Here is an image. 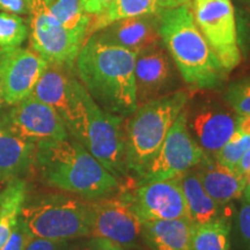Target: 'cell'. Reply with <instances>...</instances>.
Segmentation results:
<instances>
[{"mask_svg":"<svg viewBox=\"0 0 250 250\" xmlns=\"http://www.w3.org/2000/svg\"><path fill=\"white\" fill-rule=\"evenodd\" d=\"M137 54L93 34L85 41L76 64L81 83L96 103L117 116H130L137 104L134 65Z\"/></svg>","mask_w":250,"mask_h":250,"instance_id":"6da1fadb","label":"cell"},{"mask_svg":"<svg viewBox=\"0 0 250 250\" xmlns=\"http://www.w3.org/2000/svg\"><path fill=\"white\" fill-rule=\"evenodd\" d=\"M34 160L49 186L89 201L110 195L120 188L117 177L76 139L37 144Z\"/></svg>","mask_w":250,"mask_h":250,"instance_id":"7a4b0ae2","label":"cell"},{"mask_svg":"<svg viewBox=\"0 0 250 250\" xmlns=\"http://www.w3.org/2000/svg\"><path fill=\"white\" fill-rule=\"evenodd\" d=\"M160 36L188 85L212 88L227 73L203 36L192 6L182 5L160 17Z\"/></svg>","mask_w":250,"mask_h":250,"instance_id":"3957f363","label":"cell"},{"mask_svg":"<svg viewBox=\"0 0 250 250\" xmlns=\"http://www.w3.org/2000/svg\"><path fill=\"white\" fill-rule=\"evenodd\" d=\"M188 100L189 93L179 90L144 102L131 114L124 129L127 170L140 177L186 109Z\"/></svg>","mask_w":250,"mask_h":250,"instance_id":"277c9868","label":"cell"},{"mask_svg":"<svg viewBox=\"0 0 250 250\" xmlns=\"http://www.w3.org/2000/svg\"><path fill=\"white\" fill-rule=\"evenodd\" d=\"M21 223L31 236L65 242L89 236L88 201L65 195H48L24 202Z\"/></svg>","mask_w":250,"mask_h":250,"instance_id":"5b68a950","label":"cell"},{"mask_svg":"<svg viewBox=\"0 0 250 250\" xmlns=\"http://www.w3.org/2000/svg\"><path fill=\"white\" fill-rule=\"evenodd\" d=\"M71 133L117 179L126 173L123 117L104 110L90 98L83 120Z\"/></svg>","mask_w":250,"mask_h":250,"instance_id":"8992f818","label":"cell"},{"mask_svg":"<svg viewBox=\"0 0 250 250\" xmlns=\"http://www.w3.org/2000/svg\"><path fill=\"white\" fill-rule=\"evenodd\" d=\"M29 15L30 42L34 51L49 64L73 66L86 36L62 26L49 11L44 0H33Z\"/></svg>","mask_w":250,"mask_h":250,"instance_id":"52a82bcc","label":"cell"},{"mask_svg":"<svg viewBox=\"0 0 250 250\" xmlns=\"http://www.w3.org/2000/svg\"><path fill=\"white\" fill-rule=\"evenodd\" d=\"M191 6L197 26L221 66L232 71L241 61L232 0H192Z\"/></svg>","mask_w":250,"mask_h":250,"instance_id":"ba28073f","label":"cell"},{"mask_svg":"<svg viewBox=\"0 0 250 250\" xmlns=\"http://www.w3.org/2000/svg\"><path fill=\"white\" fill-rule=\"evenodd\" d=\"M205 156L190 133L184 109L171 125L158 153L140 175V183L179 177L198 166Z\"/></svg>","mask_w":250,"mask_h":250,"instance_id":"9c48e42d","label":"cell"},{"mask_svg":"<svg viewBox=\"0 0 250 250\" xmlns=\"http://www.w3.org/2000/svg\"><path fill=\"white\" fill-rule=\"evenodd\" d=\"M66 68L70 67L49 64L31 95L55 109L72 132L83 120L92 96Z\"/></svg>","mask_w":250,"mask_h":250,"instance_id":"30bf717a","label":"cell"},{"mask_svg":"<svg viewBox=\"0 0 250 250\" xmlns=\"http://www.w3.org/2000/svg\"><path fill=\"white\" fill-rule=\"evenodd\" d=\"M89 236L105 239L122 247H132L143 235V221L127 198L100 197L88 201Z\"/></svg>","mask_w":250,"mask_h":250,"instance_id":"8fae6325","label":"cell"},{"mask_svg":"<svg viewBox=\"0 0 250 250\" xmlns=\"http://www.w3.org/2000/svg\"><path fill=\"white\" fill-rule=\"evenodd\" d=\"M49 62L30 49H0L2 101L15 105L31 95Z\"/></svg>","mask_w":250,"mask_h":250,"instance_id":"7c38bea8","label":"cell"},{"mask_svg":"<svg viewBox=\"0 0 250 250\" xmlns=\"http://www.w3.org/2000/svg\"><path fill=\"white\" fill-rule=\"evenodd\" d=\"M4 122L15 134L31 143L68 138L66 125L55 109L33 95L13 105Z\"/></svg>","mask_w":250,"mask_h":250,"instance_id":"4fadbf2b","label":"cell"},{"mask_svg":"<svg viewBox=\"0 0 250 250\" xmlns=\"http://www.w3.org/2000/svg\"><path fill=\"white\" fill-rule=\"evenodd\" d=\"M142 221L188 218L187 204L179 177L140 183L126 193Z\"/></svg>","mask_w":250,"mask_h":250,"instance_id":"5bb4252c","label":"cell"},{"mask_svg":"<svg viewBox=\"0 0 250 250\" xmlns=\"http://www.w3.org/2000/svg\"><path fill=\"white\" fill-rule=\"evenodd\" d=\"M187 112V110H186ZM239 116L217 104H205L188 115L190 133L205 154L215 155L237 129Z\"/></svg>","mask_w":250,"mask_h":250,"instance_id":"9a60e30c","label":"cell"},{"mask_svg":"<svg viewBox=\"0 0 250 250\" xmlns=\"http://www.w3.org/2000/svg\"><path fill=\"white\" fill-rule=\"evenodd\" d=\"M160 17L143 15L121 19L95 34L105 42L138 55L160 45Z\"/></svg>","mask_w":250,"mask_h":250,"instance_id":"2e32d148","label":"cell"},{"mask_svg":"<svg viewBox=\"0 0 250 250\" xmlns=\"http://www.w3.org/2000/svg\"><path fill=\"white\" fill-rule=\"evenodd\" d=\"M159 46L137 55L134 83L138 105L162 96L173 83V62L167 52Z\"/></svg>","mask_w":250,"mask_h":250,"instance_id":"e0dca14e","label":"cell"},{"mask_svg":"<svg viewBox=\"0 0 250 250\" xmlns=\"http://www.w3.org/2000/svg\"><path fill=\"white\" fill-rule=\"evenodd\" d=\"M192 0H114L101 14L96 15L87 31V39L115 21L143 15H162L182 5H191Z\"/></svg>","mask_w":250,"mask_h":250,"instance_id":"ac0fdd59","label":"cell"},{"mask_svg":"<svg viewBox=\"0 0 250 250\" xmlns=\"http://www.w3.org/2000/svg\"><path fill=\"white\" fill-rule=\"evenodd\" d=\"M192 232L189 218L143 223V236L152 250H192Z\"/></svg>","mask_w":250,"mask_h":250,"instance_id":"d6986e66","label":"cell"},{"mask_svg":"<svg viewBox=\"0 0 250 250\" xmlns=\"http://www.w3.org/2000/svg\"><path fill=\"white\" fill-rule=\"evenodd\" d=\"M201 170L197 171L206 192L218 204L224 205L242 196L246 188V177L236 170L225 167L218 161L204 158Z\"/></svg>","mask_w":250,"mask_h":250,"instance_id":"ffe728a7","label":"cell"},{"mask_svg":"<svg viewBox=\"0 0 250 250\" xmlns=\"http://www.w3.org/2000/svg\"><path fill=\"white\" fill-rule=\"evenodd\" d=\"M37 144L15 134L2 121L0 125V179L9 180L24 171L35 159Z\"/></svg>","mask_w":250,"mask_h":250,"instance_id":"44dd1931","label":"cell"},{"mask_svg":"<svg viewBox=\"0 0 250 250\" xmlns=\"http://www.w3.org/2000/svg\"><path fill=\"white\" fill-rule=\"evenodd\" d=\"M187 204L188 218L193 225H199L219 217L217 202L206 192L197 173H184L179 176Z\"/></svg>","mask_w":250,"mask_h":250,"instance_id":"7402d4cb","label":"cell"},{"mask_svg":"<svg viewBox=\"0 0 250 250\" xmlns=\"http://www.w3.org/2000/svg\"><path fill=\"white\" fill-rule=\"evenodd\" d=\"M26 196L27 186L21 180L12 181L0 193V250L19 223Z\"/></svg>","mask_w":250,"mask_h":250,"instance_id":"603a6c76","label":"cell"},{"mask_svg":"<svg viewBox=\"0 0 250 250\" xmlns=\"http://www.w3.org/2000/svg\"><path fill=\"white\" fill-rule=\"evenodd\" d=\"M230 228L223 218L193 225L192 250H229Z\"/></svg>","mask_w":250,"mask_h":250,"instance_id":"cb8c5ba5","label":"cell"},{"mask_svg":"<svg viewBox=\"0 0 250 250\" xmlns=\"http://www.w3.org/2000/svg\"><path fill=\"white\" fill-rule=\"evenodd\" d=\"M49 11L62 26L86 36L90 24V15L87 14L81 0H44Z\"/></svg>","mask_w":250,"mask_h":250,"instance_id":"d4e9b609","label":"cell"},{"mask_svg":"<svg viewBox=\"0 0 250 250\" xmlns=\"http://www.w3.org/2000/svg\"><path fill=\"white\" fill-rule=\"evenodd\" d=\"M29 28L20 15L0 13V49L17 48L26 41Z\"/></svg>","mask_w":250,"mask_h":250,"instance_id":"484cf974","label":"cell"},{"mask_svg":"<svg viewBox=\"0 0 250 250\" xmlns=\"http://www.w3.org/2000/svg\"><path fill=\"white\" fill-rule=\"evenodd\" d=\"M250 147V134L243 131L237 130L233 133L229 140L219 149L214 155V160L225 167L235 170L236 165L240 159L245 154L247 149Z\"/></svg>","mask_w":250,"mask_h":250,"instance_id":"4316f807","label":"cell"},{"mask_svg":"<svg viewBox=\"0 0 250 250\" xmlns=\"http://www.w3.org/2000/svg\"><path fill=\"white\" fill-rule=\"evenodd\" d=\"M226 100L237 116L250 115V79L234 83L227 90Z\"/></svg>","mask_w":250,"mask_h":250,"instance_id":"83f0119b","label":"cell"},{"mask_svg":"<svg viewBox=\"0 0 250 250\" xmlns=\"http://www.w3.org/2000/svg\"><path fill=\"white\" fill-rule=\"evenodd\" d=\"M30 237L31 235L28 233L26 227L23 226V224L19 219V223L15 226L13 233L11 234V236H9V239L5 243V246L2 247L1 250H24L27 243L29 242Z\"/></svg>","mask_w":250,"mask_h":250,"instance_id":"f1b7e54d","label":"cell"},{"mask_svg":"<svg viewBox=\"0 0 250 250\" xmlns=\"http://www.w3.org/2000/svg\"><path fill=\"white\" fill-rule=\"evenodd\" d=\"M237 227L243 243L250 250V202L245 201L237 214Z\"/></svg>","mask_w":250,"mask_h":250,"instance_id":"f546056e","label":"cell"},{"mask_svg":"<svg viewBox=\"0 0 250 250\" xmlns=\"http://www.w3.org/2000/svg\"><path fill=\"white\" fill-rule=\"evenodd\" d=\"M33 0H0V11L6 13L28 15L30 14Z\"/></svg>","mask_w":250,"mask_h":250,"instance_id":"4dcf8cb0","label":"cell"},{"mask_svg":"<svg viewBox=\"0 0 250 250\" xmlns=\"http://www.w3.org/2000/svg\"><path fill=\"white\" fill-rule=\"evenodd\" d=\"M62 243L64 242L31 236L24 250H61Z\"/></svg>","mask_w":250,"mask_h":250,"instance_id":"1f68e13d","label":"cell"},{"mask_svg":"<svg viewBox=\"0 0 250 250\" xmlns=\"http://www.w3.org/2000/svg\"><path fill=\"white\" fill-rule=\"evenodd\" d=\"M112 1L114 0H81V4L87 14L90 17H96L103 13L112 4Z\"/></svg>","mask_w":250,"mask_h":250,"instance_id":"d6a6232c","label":"cell"},{"mask_svg":"<svg viewBox=\"0 0 250 250\" xmlns=\"http://www.w3.org/2000/svg\"><path fill=\"white\" fill-rule=\"evenodd\" d=\"M78 250H124L123 247L114 243L109 240L100 239V237H92L89 242H87L83 248Z\"/></svg>","mask_w":250,"mask_h":250,"instance_id":"836d02e7","label":"cell"},{"mask_svg":"<svg viewBox=\"0 0 250 250\" xmlns=\"http://www.w3.org/2000/svg\"><path fill=\"white\" fill-rule=\"evenodd\" d=\"M235 170L242 176H246L247 174L250 173V147L247 149L242 158L240 159L239 164L235 167Z\"/></svg>","mask_w":250,"mask_h":250,"instance_id":"e575fe53","label":"cell"},{"mask_svg":"<svg viewBox=\"0 0 250 250\" xmlns=\"http://www.w3.org/2000/svg\"><path fill=\"white\" fill-rule=\"evenodd\" d=\"M237 130L243 131L250 134V115L247 116H239V121H237Z\"/></svg>","mask_w":250,"mask_h":250,"instance_id":"d590c367","label":"cell"},{"mask_svg":"<svg viewBox=\"0 0 250 250\" xmlns=\"http://www.w3.org/2000/svg\"><path fill=\"white\" fill-rule=\"evenodd\" d=\"M243 196H245V201L250 202V188H246L243 191Z\"/></svg>","mask_w":250,"mask_h":250,"instance_id":"8d00e7d4","label":"cell"},{"mask_svg":"<svg viewBox=\"0 0 250 250\" xmlns=\"http://www.w3.org/2000/svg\"><path fill=\"white\" fill-rule=\"evenodd\" d=\"M2 102V90H1V79H0V105Z\"/></svg>","mask_w":250,"mask_h":250,"instance_id":"74e56055","label":"cell"},{"mask_svg":"<svg viewBox=\"0 0 250 250\" xmlns=\"http://www.w3.org/2000/svg\"><path fill=\"white\" fill-rule=\"evenodd\" d=\"M249 2H250V0H249Z\"/></svg>","mask_w":250,"mask_h":250,"instance_id":"f35d334b","label":"cell"}]
</instances>
